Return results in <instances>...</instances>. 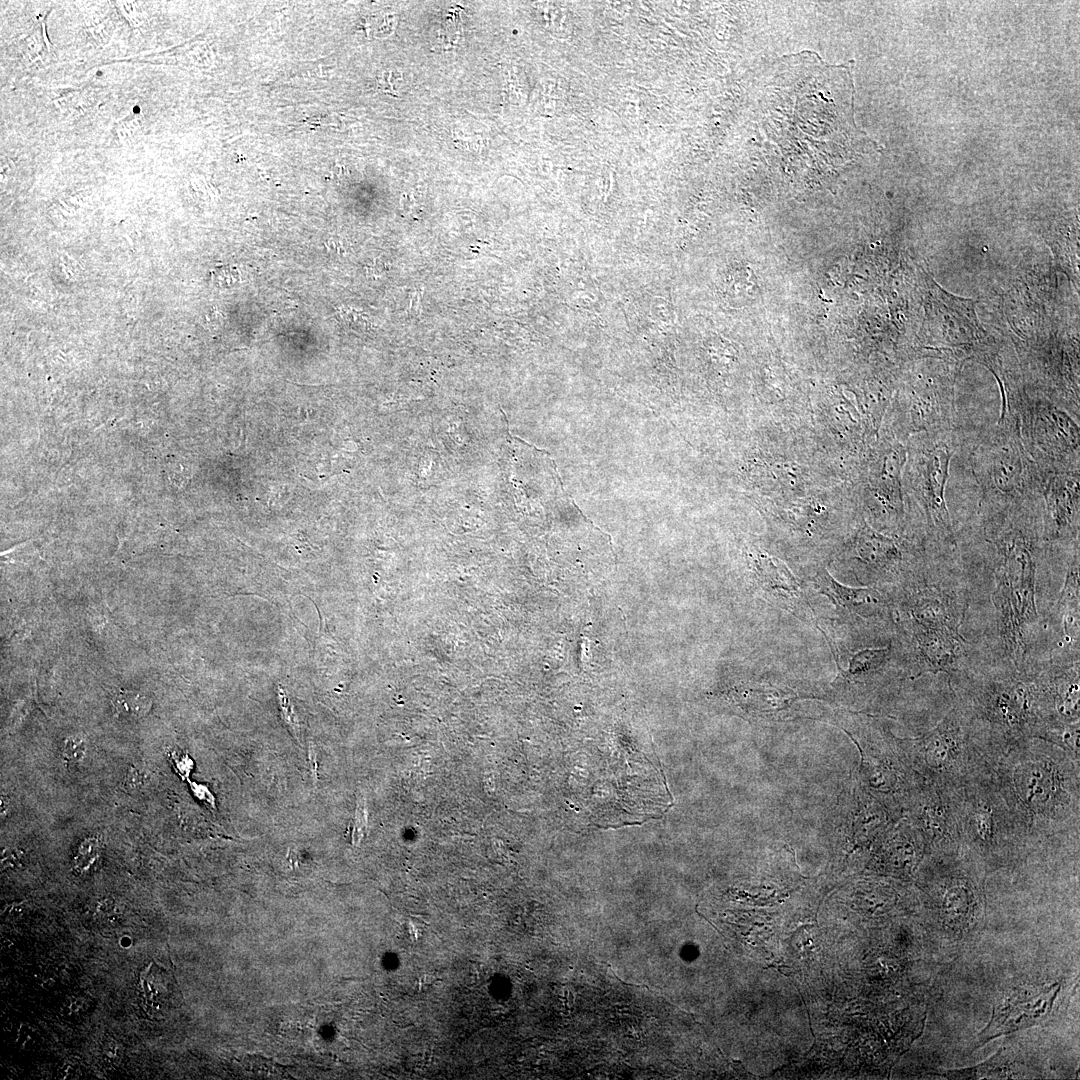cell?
<instances>
[{
    "label": "cell",
    "mask_w": 1080,
    "mask_h": 1080,
    "mask_svg": "<svg viewBox=\"0 0 1080 1080\" xmlns=\"http://www.w3.org/2000/svg\"><path fill=\"white\" fill-rule=\"evenodd\" d=\"M989 545L995 577L992 602L1004 652L1021 668L1038 622L1037 562L1043 540L1042 499L1017 504H980L977 522Z\"/></svg>",
    "instance_id": "1"
},
{
    "label": "cell",
    "mask_w": 1080,
    "mask_h": 1080,
    "mask_svg": "<svg viewBox=\"0 0 1080 1080\" xmlns=\"http://www.w3.org/2000/svg\"><path fill=\"white\" fill-rule=\"evenodd\" d=\"M964 436L957 426L915 434L907 440L905 498L926 551H954L958 545L945 492L951 459L963 445Z\"/></svg>",
    "instance_id": "2"
},
{
    "label": "cell",
    "mask_w": 1080,
    "mask_h": 1080,
    "mask_svg": "<svg viewBox=\"0 0 1080 1080\" xmlns=\"http://www.w3.org/2000/svg\"><path fill=\"white\" fill-rule=\"evenodd\" d=\"M967 438L981 502L1007 505L1042 499L1044 473L1023 444L1016 415L1000 413L997 423L973 440Z\"/></svg>",
    "instance_id": "3"
},
{
    "label": "cell",
    "mask_w": 1080,
    "mask_h": 1080,
    "mask_svg": "<svg viewBox=\"0 0 1080 1080\" xmlns=\"http://www.w3.org/2000/svg\"><path fill=\"white\" fill-rule=\"evenodd\" d=\"M1005 412L1017 416L1023 444L1044 474L1080 470L1079 417L1042 391L1018 387L1002 394Z\"/></svg>",
    "instance_id": "4"
},
{
    "label": "cell",
    "mask_w": 1080,
    "mask_h": 1080,
    "mask_svg": "<svg viewBox=\"0 0 1080 1080\" xmlns=\"http://www.w3.org/2000/svg\"><path fill=\"white\" fill-rule=\"evenodd\" d=\"M959 365L947 361L922 369L912 380L902 404L900 433L907 441L919 433L957 427L954 399L955 372Z\"/></svg>",
    "instance_id": "5"
},
{
    "label": "cell",
    "mask_w": 1080,
    "mask_h": 1080,
    "mask_svg": "<svg viewBox=\"0 0 1080 1080\" xmlns=\"http://www.w3.org/2000/svg\"><path fill=\"white\" fill-rule=\"evenodd\" d=\"M1042 522L1045 543L1079 539L1080 470L1044 474Z\"/></svg>",
    "instance_id": "6"
},
{
    "label": "cell",
    "mask_w": 1080,
    "mask_h": 1080,
    "mask_svg": "<svg viewBox=\"0 0 1080 1080\" xmlns=\"http://www.w3.org/2000/svg\"><path fill=\"white\" fill-rule=\"evenodd\" d=\"M1058 989L1056 985L1013 991L995 1009L992 1021L981 1033L983 1042L1035 1023L1049 1010Z\"/></svg>",
    "instance_id": "7"
},
{
    "label": "cell",
    "mask_w": 1080,
    "mask_h": 1080,
    "mask_svg": "<svg viewBox=\"0 0 1080 1080\" xmlns=\"http://www.w3.org/2000/svg\"><path fill=\"white\" fill-rule=\"evenodd\" d=\"M855 551L866 565L878 571H896L903 564L916 565L924 560L925 548L918 542L891 538L864 524L859 530Z\"/></svg>",
    "instance_id": "8"
},
{
    "label": "cell",
    "mask_w": 1080,
    "mask_h": 1080,
    "mask_svg": "<svg viewBox=\"0 0 1080 1080\" xmlns=\"http://www.w3.org/2000/svg\"><path fill=\"white\" fill-rule=\"evenodd\" d=\"M903 615L908 629L959 630L964 608H957L953 597L937 588H924L913 593L904 605Z\"/></svg>",
    "instance_id": "9"
},
{
    "label": "cell",
    "mask_w": 1080,
    "mask_h": 1080,
    "mask_svg": "<svg viewBox=\"0 0 1080 1080\" xmlns=\"http://www.w3.org/2000/svg\"><path fill=\"white\" fill-rule=\"evenodd\" d=\"M919 674L951 672L959 666L965 652V639L959 630H913Z\"/></svg>",
    "instance_id": "10"
},
{
    "label": "cell",
    "mask_w": 1080,
    "mask_h": 1080,
    "mask_svg": "<svg viewBox=\"0 0 1080 1080\" xmlns=\"http://www.w3.org/2000/svg\"><path fill=\"white\" fill-rule=\"evenodd\" d=\"M1033 687L1018 680L993 683L987 696V710L991 717L1010 729H1020L1032 714Z\"/></svg>",
    "instance_id": "11"
},
{
    "label": "cell",
    "mask_w": 1080,
    "mask_h": 1080,
    "mask_svg": "<svg viewBox=\"0 0 1080 1080\" xmlns=\"http://www.w3.org/2000/svg\"><path fill=\"white\" fill-rule=\"evenodd\" d=\"M1056 776L1051 766L1030 761L1017 768L1015 785L1022 801L1034 812H1044L1056 794Z\"/></svg>",
    "instance_id": "12"
},
{
    "label": "cell",
    "mask_w": 1080,
    "mask_h": 1080,
    "mask_svg": "<svg viewBox=\"0 0 1080 1080\" xmlns=\"http://www.w3.org/2000/svg\"><path fill=\"white\" fill-rule=\"evenodd\" d=\"M961 738L960 726L951 713L922 738V752L927 764L932 768L948 766L956 758Z\"/></svg>",
    "instance_id": "13"
},
{
    "label": "cell",
    "mask_w": 1080,
    "mask_h": 1080,
    "mask_svg": "<svg viewBox=\"0 0 1080 1080\" xmlns=\"http://www.w3.org/2000/svg\"><path fill=\"white\" fill-rule=\"evenodd\" d=\"M1052 697L1058 713L1067 720L1079 717V662L1055 676Z\"/></svg>",
    "instance_id": "14"
},
{
    "label": "cell",
    "mask_w": 1080,
    "mask_h": 1080,
    "mask_svg": "<svg viewBox=\"0 0 1080 1080\" xmlns=\"http://www.w3.org/2000/svg\"><path fill=\"white\" fill-rule=\"evenodd\" d=\"M818 584L821 591L827 594L836 604L857 614H861L864 607L877 604L880 601L876 590L843 586L833 580L827 573L819 578Z\"/></svg>",
    "instance_id": "15"
},
{
    "label": "cell",
    "mask_w": 1080,
    "mask_h": 1080,
    "mask_svg": "<svg viewBox=\"0 0 1080 1080\" xmlns=\"http://www.w3.org/2000/svg\"><path fill=\"white\" fill-rule=\"evenodd\" d=\"M757 575L761 586L769 593L783 596L794 601L800 595L795 578L784 567L775 565L770 559H762L757 565Z\"/></svg>",
    "instance_id": "16"
},
{
    "label": "cell",
    "mask_w": 1080,
    "mask_h": 1080,
    "mask_svg": "<svg viewBox=\"0 0 1080 1080\" xmlns=\"http://www.w3.org/2000/svg\"><path fill=\"white\" fill-rule=\"evenodd\" d=\"M112 706L119 717L141 719L150 712L152 701L142 692L120 690L112 698Z\"/></svg>",
    "instance_id": "17"
},
{
    "label": "cell",
    "mask_w": 1080,
    "mask_h": 1080,
    "mask_svg": "<svg viewBox=\"0 0 1080 1080\" xmlns=\"http://www.w3.org/2000/svg\"><path fill=\"white\" fill-rule=\"evenodd\" d=\"M889 647L858 651L850 660L848 674L859 676L878 669L889 655Z\"/></svg>",
    "instance_id": "18"
},
{
    "label": "cell",
    "mask_w": 1080,
    "mask_h": 1080,
    "mask_svg": "<svg viewBox=\"0 0 1080 1080\" xmlns=\"http://www.w3.org/2000/svg\"><path fill=\"white\" fill-rule=\"evenodd\" d=\"M971 904V894L966 887H951L945 894L943 907L952 918L963 917Z\"/></svg>",
    "instance_id": "19"
},
{
    "label": "cell",
    "mask_w": 1080,
    "mask_h": 1080,
    "mask_svg": "<svg viewBox=\"0 0 1080 1080\" xmlns=\"http://www.w3.org/2000/svg\"><path fill=\"white\" fill-rule=\"evenodd\" d=\"M86 742L80 735H72L66 738L62 756L65 764L69 767H75L80 764L86 755Z\"/></svg>",
    "instance_id": "20"
},
{
    "label": "cell",
    "mask_w": 1080,
    "mask_h": 1080,
    "mask_svg": "<svg viewBox=\"0 0 1080 1080\" xmlns=\"http://www.w3.org/2000/svg\"><path fill=\"white\" fill-rule=\"evenodd\" d=\"M99 849L100 841L96 837L86 838L78 848L75 866L81 869L87 868L98 856Z\"/></svg>",
    "instance_id": "21"
},
{
    "label": "cell",
    "mask_w": 1080,
    "mask_h": 1080,
    "mask_svg": "<svg viewBox=\"0 0 1080 1080\" xmlns=\"http://www.w3.org/2000/svg\"><path fill=\"white\" fill-rule=\"evenodd\" d=\"M993 818L988 811H979L972 820V832L981 840L987 841L993 836Z\"/></svg>",
    "instance_id": "22"
},
{
    "label": "cell",
    "mask_w": 1080,
    "mask_h": 1080,
    "mask_svg": "<svg viewBox=\"0 0 1080 1080\" xmlns=\"http://www.w3.org/2000/svg\"><path fill=\"white\" fill-rule=\"evenodd\" d=\"M149 773L142 768H131L127 773L124 785L126 789L138 791L146 788L150 783Z\"/></svg>",
    "instance_id": "23"
},
{
    "label": "cell",
    "mask_w": 1080,
    "mask_h": 1080,
    "mask_svg": "<svg viewBox=\"0 0 1080 1080\" xmlns=\"http://www.w3.org/2000/svg\"><path fill=\"white\" fill-rule=\"evenodd\" d=\"M279 696L284 719L286 720L287 724L294 730V734L296 735V737H298V722L295 718L294 713L292 712V707L289 705L287 697L282 690H280Z\"/></svg>",
    "instance_id": "24"
},
{
    "label": "cell",
    "mask_w": 1080,
    "mask_h": 1080,
    "mask_svg": "<svg viewBox=\"0 0 1080 1080\" xmlns=\"http://www.w3.org/2000/svg\"><path fill=\"white\" fill-rule=\"evenodd\" d=\"M435 978L431 975L424 974L418 981V987L420 990H426L435 982Z\"/></svg>",
    "instance_id": "25"
}]
</instances>
